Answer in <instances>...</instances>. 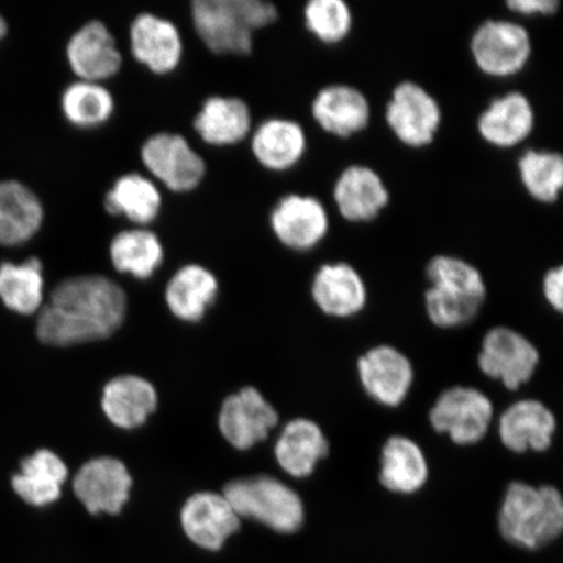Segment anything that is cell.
Wrapping results in <instances>:
<instances>
[{"instance_id":"4dcf8cb0","label":"cell","mask_w":563,"mask_h":563,"mask_svg":"<svg viewBox=\"0 0 563 563\" xmlns=\"http://www.w3.org/2000/svg\"><path fill=\"white\" fill-rule=\"evenodd\" d=\"M218 294V280L213 273L201 265L180 267L168 282L166 302L170 311L183 321L197 322L213 305Z\"/></svg>"},{"instance_id":"44dd1931","label":"cell","mask_w":563,"mask_h":563,"mask_svg":"<svg viewBox=\"0 0 563 563\" xmlns=\"http://www.w3.org/2000/svg\"><path fill=\"white\" fill-rule=\"evenodd\" d=\"M181 527L189 540L208 551H218L241 527V518L223 495L196 493L180 514Z\"/></svg>"},{"instance_id":"7402d4cb","label":"cell","mask_w":563,"mask_h":563,"mask_svg":"<svg viewBox=\"0 0 563 563\" xmlns=\"http://www.w3.org/2000/svg\"><path fill=\"white\" fill-rule=\"evenodd\" d=\"M429 462L424 450L411 438L394 434L387 439L379 455L378 481L394 495L412 496L426 488Z\"/></svg>"},{"instance_id":"9c48e42d","label":"cell","mask_w":563,"mask_h":563,"mask_svg":"<svg viewBox=\"0 0 563 563\" xmlns=\"http://www.w3.org/2000/svg\"><path fill=\"white\" fill-rule=\"evenodd\" d=\"M540 365V352L528 338L509 327H495L483 336L477 367L509 391L531 382Z\"/></svg>"},{"instance_id":"836d02e7","label":"cell","mask_w":563,"mask_h":563,"mask_svg":"<svg viewBox=\"0 0 563 563\" xmlns=\"http://www.w3.org/2000/svg\"><path fill=\"white\" fill-rule=\"evenodd\" d=\"M44 269L38 258L0 264V299L20 314H32L44 299Z\"/></svg>"},{"instance_id":"d4e9b609","label":"cell","mask_w":563,"mask_h":563,"mask_svg":"<svg viewBox=\"0 0 563 563\" xmlns=\"http://www.w3.org/2000/svg\"><path fill=\"white\" fill-rule=\"evenodd\" d=\"M194 130L211 146L242 143L252 131L250 106L239 97H209L194 119Z\"/></svg>"},{"instance_id":"8992f818","label":"cell","mask_w":563,"mask_h":563,"mask_svg":"<svg viewBox=\"0 0 563 563\" xmlns=\"http://www.w3.org/2000/svg\"><path fill=\"white\" fill-rule=\"evenodd\" d=\"M223 496L239 518L255 519L277 532H297L305 520L297 493L271 476L239 478L224 487Z\"/></svg>"},{"instance_id":"3957f363","label":"cell","mask_w":563,"mask_h":563,"mask_svg":"<svg viewBox=\"0 0 563 563\" xmlns=\"http://www.w3.org/2000/svg\"><path fill=\"white\" fill-rule=\"evenodd\" d=\"M498 528L508 543L534 551L563 533V495L554 485L511 482L498 511Z\"/></svg>"},{"instance_id":"d6a6232c","label":"cell","mask_w":563,"mask_h":563,"mask_svg":"<svg viewBox=\"0 0 563 563\" xmlns=\"http://www.w3.org/2000/svg\"><path fill=\"white\" fill-rule=\"evenodd\" d=\"M520 186L531 200L554 206L563 195V153L553 150H525L517 159Z\"/></svg>"},{"instance_id":"8fae6325","label":"cell","mask_w":563,"mask_h":563,"mask_svg":"<svg viewBox=\"0 0 563 563\" xmlns=\"http://www.w3.org/2000/svg\"><path fill=\"white\" fill-rule=\"evenodd\" d=\"M538 124L537 109L525 91L511 89L493 97L476 118V131L485 144L497 151L525 145Z\"/></svg>"},{"instance_id":"6da1fadb","label":"cell","mask_w":563,"mask_h":563,"mask_svg":"<svg viewBox=\"0 0 563 563\" xmlns=\"http://www.w3.org/2000/svg\"><path fill=\"white\" fill-rule=\"evenodd\" d=\"M126 311L123 288L103 276H79L54 288L51 305L41 312L40 340L73 346L104 340L122 325Z\"/></svg>"},{"instance_id":"f1b7e54d","label":"cell","mask_w":563,"mask_h":563,"mask_svg":"<svg viewBox=\"0 0 563 563\" xmlns=\"http://www.w3.org/2000/svg\"><path fill=\"white\" fill-rule=\"evenodd\" d=\"M158 397L152 384L137 376H121L104 386L102 408L112 424L133 429L156 411Z\"/></svg>"},{"instance_id":"d6986e66","label":"cell","mask_w":563,"mask_h":563,"mask_svg":"<svg viewBox=\"0 0 563 563\" xmlns=\"http://www.w3.org/2000/svg\"><path fill=\"white\" fill-rule=\"evenodd\" d=\"M312 117L329 135L350 139L361 135L372 121V106L363 90L350 84H330L317 91Z\"/></svg>"},{"instance_id":"7a4b0ae2","label":"cell","mask_w":563,"mask_h":563,"mask_svg":"<svg viewBox=\"0 0 563 563\" xmlns=\"http://www.w3.org/2000/svg\"><path fill=\"white\" fill-rule=\"evenodd\" d=\"M424 308L432 325L460 329L473 322L488 297L487 282L468 260L440 253L428 260Z\"/></svg>"},{"instance_id":"d590c367","label":"cell","mask_w":563,"mask_h":563,"mask_svg":"<svg viewBox=\"0 0 563 563\" xmlns=\"http://www.w3.org/2000/svg\"><path fill=\"white\" fill-rule=\"evenodd\" d=\"M306 27L325 45H338L354 30V12L344 0H311L302 11Z\"/></svg>"},{"instance_id":"52a82bcc","label":"cell","mask_w":563,"mask_h":563,"mask_svg":"<svg viewBox=\"0 0 563 563\" xmlns=\"http://www.w3.org/2000/svg\"><path fill=\"white\" fill-rule=\"evenodd\" d=\"M384 119L400 145L421 151L438 140L443 111L432 91L418 81L406 79L391 89L385 103Z\"/></svg>"},{"instance_id":"1f68e13d","label":"cell","mask_w":563,"mask_h":563,"mask_svg":"<svg viewBox=\"0 0 563 563\" xmlns=\"http://www.w3.org/2000/svg\"><path fill=\"white\" fill-rule=\"evenodd\" d=\"M110 260L119 273L147 279L164 263L165 250L156 232L133 228L118 232L110 243Z\"/></svg>"},{"instance_id":"2e32d148","label":"cell","mask_w":563,"mask_h":563,"mask_svg":"<svg viewBox=\"0 0 563 563\" xmlns=\"http://www.w3.org/2000/svg\"><path fill=\"white\" fill-rule=\"evenodd\" d=\"M66 56L79 80L103 84L121 73L123 67L121 48L101 20H90L70 35Z\"/></svg>"},{"instance_id":"f546056e","label":"cell","mask_w":563,"mask_h":563,"mask_svg":"<svg viewBox=\"0 0 563 563\" xmlns=\"http://www.w3.org/2000/svg\"><path fill=\"white\" fill-rule=\"evenodd\" d=\"M329 442L321 428L307 419L288 422L276 445L279 466L295 477L313 473L316 464L325 460Z\"/></svg>"},{"instance_id":"74e56055","label":"cell","mask_w":563,"mask_h":563,"mask_svg":"<svg viewBox=\"0 0 563 563\" xmlns=\"http://www.w3.org/2000/svg\"><path fill=\"white\" fill-rule=\"evenodd\" d=\"M541 292L549 307L563 316V263L549 267L541 279Z\"/></svg>"},{"instance_id":"9a60e30c","label":"cell","mask_w":563,"mask_h":563,"mask_svg":"<svg viewBox=\"0 0 563 563\" xmlns=\"http://www.w3.org/2000/svg\"><path fill=\"white\" fill-rule=\"evenodd\" d=\"M558 418L544 402L526 398L506 407L497 421V434L514 454L544 453L553 445Z\"/></svg>"},{"instance_id":"ac0fdd59","label":"cell","mask_w":563,"mask_h":563,"mask_svg":"<svg viewBox=\"0 0 563 563\" xmlns=\"http://www.w3.org/2000/svg\"><path fill=\"white\" fill-rule=\"evenodd\" d=\"M130 47L133 58L156 75L174 73L185 54L179 27L152 12L132 20Z\"/></svg>"},{"instance_id":"e575fe53","label":"cell","mask_w":563,"mask_h":563,"mask_svg":"<svg viewBox=\"0 0 563 563\" xmlns=\"http://www.w3.org/2000/svg\"><path fill=\"white\" fill-rule=\"evenodd\" d=\"M62 111L79 129H96L108 123L115 111V100L102 82L77 80L63 91Z\"/></svg>"},{"instance_id":"5bb4252c","label":"cell","mask_w":563,"mask_h":563,"mask_svg":"<svg viewBox=\"0 0 563 563\" xmlns=\"http://www.w3.org/2000/svg\"><path fill=\"white\" fill-rule=\"evenodd\" d=\"M333 199L344 221L362 224L375 222L384 214L390 206L391 194L376 168L354 164L338 175Z\"/></svg>"},{"instance_id":"484cf974","label":"cell","mask_w":563,"mask_h":563,"mask_svg":"<svg viewBox=\"0 0 563 563\" xmlns=\"http://www.w3.org/2000/svg\"><path fill=\"white\" fill-rule=\"evenodd\" d=\"M44 220V206L33 189L19 180H0V245L31 241Z\"/></svg>"},{"instance_id":"603a6c76","label":"cell","mask_w":563,"mask_h":563,"mask_svg":"<svg viewBox=\"0 0 563 563\" xmlns=\"http://www.w3.org/2000/svg\"><path fill=\"white\" fill-rule=\"evenodd\" d=\"M312 297L323 313L347 319L367 306L368 288L354 266L343 262L325 264L316 273Z\"/></svg>"},{"instance_id":"30bf717a","label":"cell","mask_w":563,"mask_h":563,"mask_svg":"<svg viewBox=\"0 0 563 563\" xmlns=\"http://www.w3.org/2000/svg\"><path fill=\"white\" fill-rule=\"evenodd\" d=\"M140 158L153 179L174 194L195 191L206 179V161L179 133L159 132L147 137Z\"/></svg>"},{"instance_id":"5b68a950","label":"cell","mask_w":563,"mask_h":563,"mask_svg":"<svg viewBox=\"0 0 563 563\" xmlns=\"http://www.w3.org/2000/svg\"><path fill=\"white\" fill-rule=\"evenodd\" d=\"M470 55L478 73L495 80H509L525 73L533 55V40L522 21L490 18L470 37Z\"/></svg>"},{"instance_id":"83f0119b","label":"cell","mask_w":563,"mask_h":563,"mask_svg":"<svg viewBox=\"0 0 563 563\" xmlns=\"http://www.w3.org/2000/svg\"><path fill=\"white\" fill-rule=\"evenodd\" d=\"M103 206L110 216L124 217L137 228H146L161 213L162 194L156 183L147 176L124 174L106 194Z\"/></svg>"},{"instance_id":"e0dca14e","label":"cell","mask_w":563,"mask_h":563,"mask_svg":"<svg viewBox=\"0 0 563 563\" xmlns=\"http://www.w3.org/2000/svg\"><path fill=\"white\" fill-rule=\"evenodd\" d=\"M132 477L115 457L102 456L84 464L74 481L77 498L90 516H117L129 501Z\"/></svg>"},{"instance_id":"ba28073f","label":"cell","mask_w":563,"mask_h":563,"mask_svg":"<svg viewBox=\"0 0 563 563\" xmlns=\"http://www.w3.org/2000/svg\"><path fill=\"white\" fill-rule=\"evenodd\" d=\"M429 424L456 446L477 445L487 438L495 405L474 386L455 385L443 390L429 410Z\"/></svg>"},{"instance_id":"ffe728a7","label":"cell","mask_w":563,"mask_h":563,"mask_svg":"<svg viewBox=\"0 0 563 563\" xmlns=\"http://www.w3.org/2000/svg\"><path fill=\"white\" fill-rule=\"evenodd\" d=\"M278 424V413L255 387H244L224 400L220 413L223 438L239 450L251 449L267 439Z\"/></svg>"},{"instance_id":"277c9868","label":"cell","mask_w":563,"mask_h":563,"mask_svg":"<svg viewBox=\"0 0 563 563\" xmlns=\"http://www.w3.org/2000/svg\"><path fill=\"white\" fill-rule=\"evenodd\" d=\"M278 9L265 0H194L197 35L216 55L245 56L253 52L255 32L276 23Z\"/></svg>"},{"instance_id":"f35d334b","label":"cell","mask_w":563,"mask_h":563,"mask_svg":"<svg viewBox=\"0 0 563 563\" xmlns=\"http://www.w3.org/2000/svg\"><path fill=\"white\" fill-rule=\"evenodd\" d=\"M7 31H9V26H7V21L0 13V42L5 37Z\"/></svg>"},{"instance_id":"4316f807","label":"cell","mask_w":563,"mask_h":563,"mask_svg":"<svg viewBox=\"0 0 563 563\" xmlns=\"http://www.w3.org/2000/svg\"><path fill=\"white\" fill-rule=\"evenodd\" d=\"M68 470L51 450H38L21 462V471L12 478V487L33 508H46L58 501Z\"/></svg>"},{"instance_id":"cb8c5ba5","label":"cell","mask_w":563,"mask_h":563,"mask_svg":"<svg viewBox=\"0 0 563 563\" xmlns=\"http://www.w3.org/2000/svg\"><path fill=\"white\" fill-rule=\"evenodd\" d=\"M307 146L305 129L291 119H267L252 132L253 157L266 170H291L305 157Z\"/></svg>"},{"instance_id":"4fadbf2b","label":"cell","mask_w":563,"mask_h":563,"mask_svg":"<svg viewBox=\"0 0 563 563\" xmlns=\"http://www.w3.org/2000/svg\"><path fill=\"white\" fill-rule=\"evenodd\" d=\"M271 227L280 244L306 252L325 241L330 230L328 209L314 196L280 197L271 213Z\"/></svg>"},{"instance_id":"8d00e7d4","label":"cell","mask_w":563,"mask_h":563,"mask_svg":"<svg viewBox=\"0 0 563 563\" xmlns=\"http://www.w3.org/2000/svg\"><path fill=\"white\" fill-rule=\"evenodd\" d=\"M506 9L518 19L552 18L559 13V0H508Z\"/></svg>"},{"instance_id":"7c38bea8","label":"cell","mask_w":563,"mask_h":563,"mask_svg":"<svg viewBox=\"0 0 563 563\" xmlns=\"http://www.w3.org/2000/svg\"><path fill=\"white\" fill-rule=\"evenodd\" d=\"M357 373L367 396L387 408L402 406L415 383L410 357L391 344H378L365 352L358 358Z\"/></svg>"}]
</instances>
